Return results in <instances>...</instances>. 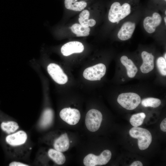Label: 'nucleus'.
Masks as SVG:
<instances>
[{"label": "nucleus", "mask_w": 166, "mask_h": 166, "mask_svg": "<svg viewBox=\"0 0 166 166\" xmlns=\"http://www.w3.org/2000/svg\"><path fill=\"white\" fill-rule=\"evenodd\" d=\"M131 12V6L129 3L125 2L121 5L120 2H115L111 6L108 19L112 23H118L128 15Z\"/></svg>", "instance_id": "obj_1"}, {"label": "nucleus", "mask_w": 166, "mask_h": 166, "mask_svg": "<svg viewBox=\"0 0 166 166\" xmlns=\"http://www.w3.org/2000/svg\"><path fill=\"white\" fill-rule=\"evenodd\" d=\"M131 136L138 139L139 148L144 150L148 148L152 141V136L148 130L140 127H134L129 131Z\"/></svg>", "instance_id": "obj_2"}, {"label": "nucleus", "mask_w": 166, "mask_h": 166, "mask_svg": "<svg viewBox=\"0 0 166 166\" xmlns=\"http://www.w3.org/2000/svg\"><path fill=\"white\" fill-rule=\"evenodd\" d=\"M117 101L122 107L128 110H133L140 104L141 98L137 94L127 93L120 94L118 97Z\"/></svg>", "instance_id": "obj_3"}, {"label": "nucleus", "mask_w": 166, "mask_h": 166, "mask_svg": "<svg viewBox=\"0 0 166 166\" xmlns=\"http://www.w3.org/2000/svg\"><path fill=\"white\" fill-rule=\"evenodd\" d=\"M102 120V115L99 110L92 109L86 114L85 124L88 129L95 132L99 128Z\"/></svg>", "instance_id": "obj_4"}, {"label": "nucleus", "mask_w": 166, "mask_h": 166, "mask_svg": "<svg viewBox=\"0 0 166 166\" xmlns=\"http://www.w3.org/2000/svg\"><path fill=\"white\" fill-rule=\"evenodd\" d=\"M112 154L108 150H104L99 156L90 153L84 158L83 163L85 166H95L107 164L111 159Z\"/></svg>", "instance_id": "obj_5"}, {"label": "nucleus", "mask_w": 166, "mask_h": 166, "mask_svg": "<svg viewBox=\"0 0 166 166\" xmlns=\"http://www.w3.org/2000/svg\"><path fill=\"white\" fill-rule=\"evenodd\" d=\"M106 71L105 65L99 63L86 69L83 72V76L89 80H100L105 75Z\"/></svg>", "instance_id": "obj_6"}, {"label": "nucleus", "mask_w": 166, "mask_h": 166, "mask_svg": "<svg viewBox=\"0 0 166 166\" xmlns=\"http://www.w3.org/2000/svg\"><path fill=\"white\" fill-rule=\"evenodd\" d=\"M59 115L63 121L71 125L77 124L81 117L80 112L78 109L70 108L63 109L60 111Z\"/></svg>", "instance_id": "obj_7"}, {"label": "nucleus", "mask_w": 166, "mask_h": 166, "mask_svg": "<svg viewBox=\"0 0 166 166\" xmlns=\"http://www.w3.org/2000/svg\"><path fill=\"white\" fill-rule=\"evenodd\" d=\"M47 69L49 74L57 83L62 85L67 82L68 77L59 65L50 63L48 66Z\"/></svg>", "instance_id": "obj_8"}, {"label": "nucleus", "mask_w": 166, "mask_h": 166, "mask_svg": "<svg viewBox=\"0 0 166 166\" xmlns=\"http://www.w3.org/2000/svg\"><path fill=\"white\" fill-rule=\"evenodd\" d=\"M161 21L162 17L160 14L158 13L154 12L151 16H147L144 18L143 23L144 27L148 33H152Z\"/></svg>", "instance_id": "obj_9"}, {"label": "nucleus", "mask_w": 166, "mask_h": 166, "mask_svg": "<svg viewBox=\"0 0 166 166\" xmlns=\"http://www.w3.org/2000/svg\"><path fill=\"white\" fill-rule=\"evenodd\" d=\"M84 50V46L81 42L73 41L64 44L61 48V52L64 56H68L74 53H80Z\"/></svg>", "instance_id": "obj_10"}, {"label": "nucleus", "mask_w": 166, "mask_h": 166, "mask_svg": "<svg viewBox=\"0 0 166 166\" xmlns=\"http://www.w3.org/2000/svg\"><path fill=\"white\" fill-rule=\"evenodd\" d=\"M27 138L26 133L23 131L20 130L7 136L6 138V141L11 146H18L24 144Z\"/></svg>", "instance_id": "obj_11"}, {"label": "nucleus", "mask_w": 166, "mask_h": 166, "mask_svg": "<svg viewBox=\"0 0 166 166\" xmlns=\"http://www.w3.org/2000/svg\"><path fill=\"white\" fill-rule=\"evenodd\" d=\"M136 24L130 21L125 22L122 26L117 33L119 39L125 41L130 38L134 31Z\"/></svg>", "instance_id": "obj_12"}, {"label": "nucleus", "mask_w": 166, "mask_h": 166, "mask_svg": "<svg viewBox=\"0 0 166 166\" xmlns=\"http://www.w3.org/2000/svg\"><path fill=\"white\" fill-rule=\"evenodd\" d=\"M141 56L143 63L140 67V70L143 73H148L152 70L154 68V56L152 53L146 51L142 52Z\"/></svg>", "instance_id": "obj_13"}, {"label": "nucleus", "mask_w": 166, "mask_h": 166, "mask_svg": "<svg viewBox=\"0 0 166 166\" xmlns=\"http://www.w3.org/2000/svg\"><path fill=\"white\" fill-rule=\"evenodd\" d=\"M53 146L55 149L61 152L67 151L69 146V141L67 134H63L56 139L54 142Z\"/></svg>", "instance_id": "obj_14"}, {"label": "nucleus", "mask_w": 166, "mask_h": 166, "mask_svg": "<svg viewBox=\"0 0 166 166\" xmlns=\"http://www.w3.org/2000/svg\"><path fill=\"white\" fill-rule=\"evenodd\" d=\"M121 63L126 67L127 74L130 78L135 77L138 70L132 60L126 56H122L120 59Z\"/></svg>", "instance_id": "obj_15"}, {"label": "nucleus", "mask_w": 166, "mask_h": 166, "mask_svg": "<svg viewBox=\"0 0 166 166\" xmlns=\"http://www.w3.org/2000/svg\"><path fill=\"white\" fill-rule=\"evenodd\" d=\"M64 4L67 9L76 11H82L87 5V2L85 1H77L74 0H65Z\"/></svg>", "instance_id": "obj_16"}, {"label": "nucleus", "mask_w": 166, "mask_h": 166, "mask_svg": "<svg viewBox=\"0 0 166 166\" xmlns=\"http://www.w3.org/2000/svg\"><path fill=\"white\" fill-rule=\"evenodd\" d=\"M90 16L89 11L87 10H82L79 15L78 21L81 25L88 27H93L96 24V21L93 19H89Z\"/></svg>", "instance_id": "obj_17"}, {"label": "nucleus", "mask_w": 166, "mask_h": 166, "mask_svg": "<svg viewBox=\"0 0 166 166\" xmlns=\"http://www.w3.org/2000/svg\"><path fill=\"white\" fill-rule=\"evenodd\" d=\"M48 153L49 157L57 164H62L65 161V156L61 152L51 148L49 149Z\"/></svg>", "instance_id": "obj_18"}, {"label": "nucleus", "mask_w": 166, "mask_h": 166, "mask_svg": "<svg viewBox=\"0 0 166 166\" xmlns=\"http://www.w3.org/2000/svg\"><path fill=\"white\" fill-rule=\"evenodd\" d=\"M53 117V110L50 109L45 110L42 114L40 125L42 128H46L49 126L52 123Z\"/></svg>", "instance_id": "obj_19"}, {"label": "nucleus", "mask_w": 166, "mask_h": 166, "mask_svg": "<svg viewBox=\"0 0 166 166\" xmlns=\"http://www.w3.org/2000/svg\"><path fill=\"white\" fill-rule=\"evenodd\" d=\"M71 29L72 31L78 37L87 36L89 35L90 31L89 27H85L78 23L73 25L71 27Z\"/></svg>", "instance_id": "obj_20"}, {"label": "nucleus", "mask_w": 166, "mask_h": 166, "mask_svg": "<svg viewBox=\"0 0 166 166\" xmlns=\"http://www.w3.org/2000/svg\"><path fill=\"white\" fill-rule=\"evenodd\" d=\"M19 127L18 124L14 121L3 122L1 124L2 129L9 134L14 132Z\"/></svg>", "instance_id": "obj_21"}, {"label": "nucleus", "mask_w": 166, "mask_h": 166, "mask_svg": "<svg viewBox=\"0 0 166 166\" xmlns=\"http://www.w3.org/2000/svg\"><path fill=\"white\" fill-rule=\"evenodd\" d=\"M145 117L146 115L143 113L133 114L130 118V122L134 127H137L142 124Z\"/></svg>", "instance_id": "obj_22"}, {"label": "nucleus", "mask_w": 166, "mask_h": 166, "mask_svg": "<svg viewBox=\"0 0 166 166\" xmlns=\"http://www.w3.org/2000/svg\"><path fill=\"white\" fill-rule=\"evenodd\" d=\"M141 105L145 107H151L156 108L161 104L160 100L158 98L148 97L143 99L141 102Z\"/></svg>", "instance_id": "obj_23"}, {"label": "nucleus", "mask_w": 166, "mask_h": 166, "mask_svg": "<svg viewBox=\"0 0 166 166\" xmlns=\"http://www.w3.org/2000/svg\"><path fill=\"white\" fill-rule=\"evenodd\" d=\"M156 65L160 73L164 76L166 75V61L163 57H159L156 61Z\"/></svg>", "instance_id": "obj_24"}, {"label": "nucleus", "mask_w": 166, "mask_h": 166, "mask_svg": "<svg viewBox=\"0 0 166 166\" xmlns=\"http://www.w3.org/2000/svg\"><path fill=\"white\" fill-rule=\"evenodd\" d=\"M9 166H28L29 165L22 163V162H17V161H13L11 162L9 164Z\"/></svg>", "instance_id": "obj_25"}, {"label": "nucleus", "mask_w": 166, "mask_h": 166, "mask_svg": "<svg viewBox=\"0 0 166 166\" xmlns=\"http://www.w3.org/2000/svg\"><path fill=\"white\" fill-rule=\"evenodd\" d=\"M160 128L162 131L166 132V118L164 119L160 124Z\"/></svg>", "instance_id": "obj_26"}, {"label": "nucleus", "mask_w": 166, "mask_h": 166, "mask_svg": "<svg viewBox=\"0 0 166 166\" xmlns=\"http://www.w3.org/2000/svg\"><path fill=\"white\" fill-rule=\"evenodd\" d=\"M130 166H142V163L139 161H136L133 162L130 165Z\"/></svg>", "instance_id": "obj_27"}, {"label": "nucleus", "mask_w": 166, "mask_h": 166, "mask_svg": "<svg viewBox=\"0 0 166 166\" xmlns=\"http://www.w3.org/2000/svg\"><path fill=\"white\" fill-rule=\"evenodd\" d=\"M164 22L165 23V25L166 24V17H165L164 18Z\"/></svg>", "instance_id": "obj_28"}, {"label": "nucleus", "mask_w": 166, "mask_h": 166, "mask_svg": "<svg viewBox=\"0 0 166 166\" xmlns=\"http://www.w3.org/2000/svg\"><path fill=\"white\" fill-rule=\"evenodd\" d=\"M164 58L166 60V53H165L164 55Z\"/></svg>", "instance_id": "obj_29"}, {"label": "nucleus", "mask_w": 166, "mask_h": 166, "mask_svg": "<svg viewBox=\"0 0 166 166\" xmlns=\"http://www.w3.org/2000/svg\"><path fill=\"white\" fill-rule=\"evenodd\" d=\"M122 81H124V79H122Z\"/></svg>", "instance_id": "obj_30"}, {"label": "nucleus", "mask_w": 166, "mask_h": 166, "mask_svg": "<svg viewBox=\"0 0 166 166\" xmlns=\"http://www.w3.org/2000/svg\"><path fill=\"white\" fill-rule=\"evenodd\" d=\"M165 14L166 15V10H165Z\"/></svg>", "instance_id": "obj_31"}, {"label": "nucleus", "mask_w": 166, "mask_h": 166, "mask_svg": "<svg viewBox=\"0 0 166 166\" xmlns=\"http://www.w3.org/2000/svg\"><path fill=\"white\" fill-rule=\"evenodd\" d=\"M164 1H165V2H166V0H164Z\"/></svg>", "instance_id": "obj_32"}]
</instances>
